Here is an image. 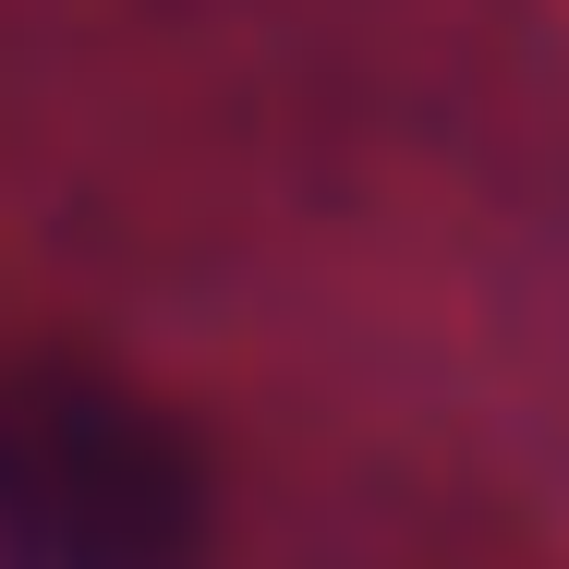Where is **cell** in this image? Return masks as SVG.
I'll return each instance as SVG.
<instances>
[{"mask_svg": "<svg viewBox=\"0 0 569 569\" xmlns=\"http://www.w3.org/2000/svg\"><path fill=\"white\" fill-rule=\"evenodd\" d=\"M219 472L194 425L121 376H0V569H207Z\"/></svg>", "mask_w": 569, "mask_h": 569, "instance_id": "cell-1", "label": "cell"}]
</instances>
